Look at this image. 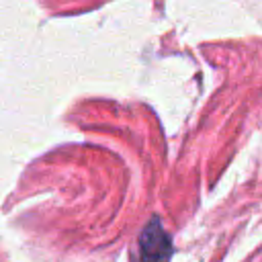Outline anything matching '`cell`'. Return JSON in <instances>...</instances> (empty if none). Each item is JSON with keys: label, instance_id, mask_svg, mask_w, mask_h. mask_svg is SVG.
Returning a JSON list of instances; mask_svg holds the SVG:
<instances>
[{"label": "cell", "instance_id": "6da1fadb", "mask_svg": "<svg viewBox=\"0 0 262 262\" xmlns=\"http://www.w3.org/2000/svg\"><path fill=\"white\" fill-rule=\"evenodd\" d=\"M172 254V239L158 217H154L139 235L141 262H166Z\"/></svg>", "mask_w": 262, "mask_h": 262}]
</instances>
